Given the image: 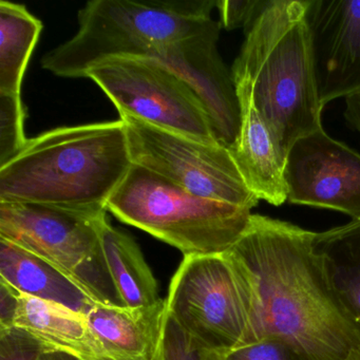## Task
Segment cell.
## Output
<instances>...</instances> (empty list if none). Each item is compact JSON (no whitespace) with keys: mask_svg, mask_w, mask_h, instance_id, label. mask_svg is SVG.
Segmentation results:
<instances>
[{"mask_svg":"<svg viewBox=\"0 0 360 360\" xmlns=\"http://www.w3.org/2000/svg\"><path fill=\"white\" fill-rule=\"evenodd\" d=\"M314 237L290 223L252 214L225 254L245 292L257 341H283L304 360H347L360 347V326L335 292Z\"/></svg>","mask_w":360,"mask_h":360,"instance_id":"6da1fadb","label":"cell"},{"mask_svg":"<svg viewBox=\"0 0 360 360\" xmlns=\"http://www.w3.org/2000/svg\"><path fill=\"white\" fill-rule=\"evenodd\" d=\"M132 165L121 119L56 128L0 166V200L107 212Z\"/></svg>","mask_w":360,"mask_h":360,"instance_id":"7a4b0ae2","label":"cell"},{"mask_svg":"<svg viewBox=\"0 0 360 360\" xmlns=\"http://www.w3.org/2000/svg\"><path fill=\"white\" fill-rule=\"evenodd\" d=\"M305 9L307 0H271L246 29L231 68L235 84L250 91L283 164L297 140L322 129Z\"/></svg>","mask_w":360,"mask_h":360,"instance_id":"3957f363","label":"cell"},{"mask_svg":"<svg viewBox=\"0 0 360 360\" xmlns=\"http://www.w3.org/2000/svg\"><path fill=\"white\" fill-rule=\"evenodd\" d=\"M214 0H91L79 11V30L41 58L56 77L82 79L108 58H146L158 48L207 28Z\"/></svg>","mask_w":360,"mask_h":360,"instance_id":"277c9868","label":"cell"},{"mask_svg":"<svg viewBox=\"0 0 360 360\" xmlns=\"http://www.w3.org/2000/svg\"><path fill=\"white\" fill-rule=\"evenodd\" d=\"M107 210L184 256L225 254L244 235L252 217V210L193 195L134 164Z\"/></svg>","mask_w":360,"mask_h":360,"instance_id":"5b68a950","label":"cell"},{"mask_svg":"<svg viewBox=\"0 0 360 360\" xmlns=\"http://www.w3.org/2000/svg\"><path fill=\"white\" fill-rule=\"evenodd\" d=\"M107 222L106 212L0 200V239L48 261L94 302L121 305L103 254Z\"/></svg>","mask_w":360,"mask_h":360,"instance_id":"8992f818","label":"cell"},{"mask_svg":"<svg viewBox=\"0 0 360 360\" xmlns=\"http://www.w3.org/2000/svg\"><path fill=\"white\" fill-rule=\"evenodd\" d=\"M165 301L168 315L212 351L257 342L245 292L226 254L184 256Z\"/></svg>","mask_w":360,"mask_h":360,"instance_id":"52a82bcc","label":"cell"},{"mask_svg":"<svg viewBox=\"0 0 360 360\" xmlns=\"http://www.w3.org/2000/svg\"><path fill=\"white\" fill-rule=\"evenodd\" d=\"M86 79L104 91L120 115L203 142L218 143L207 109L197 92L157 60L108 58L90 69Z\"/></svg>","mask_w":360,"mask_h":360,"instance_id":"ba28073f","label":"cell"},{"mask_svg":"<svg viewBox=\"0 0 360 360\" xmlns=\"http://www.w3.org/2000/svg\"><path fill=\"white\" fill-rule=\"evenodd\" d=\"M125 124L130 157L181 188L252 210L260 200L248 188L226 147L149 125L129 115Z\"/></svg>","mask_w":360,"mask_h":360,"instance_id":"9c48e42d","label":"cell"},{"mask_svg":"<svg viewBox=\"0 0 360 360\" xmlns=\"http://www.w3.org/2000/svg\"><path fill=\"white\" fill-rule=\"evenodd\" d=\"M288 201L360 220V155L323 128L294 143L283 168Z\"/></svg>","mask_w":360,"mask_h":360,"instance_id":"30bf717a","label":"cell"},{"mask_svg":"<svg viewBox=\"0 0 360 360\" xmlns=\"http://www.w3.org/2000/svg\"><path fill=\"white\" fill-rule=\"evenodd\" d=\"M221 25L212 20L201 32L172 41L147 58L165 65L182 77L201 98L219 144L231 148L241 128V107L233 73L225 66L217 44Z\"/></svg>","mask_w":360,"mask_h":360,"instance_id":"8fae6325","label":"cell"},{"mask_svg":"<svg viewBox=\"0 0 360 360\" xmlns=\"http://www.w3.org/2000/svg\"><path fill=\"white\" fill-rule=\"evenodd\" d=\"M305 22L322 107L360 92V0H307Z\"/></svg>","mask_w":360,"mask_h":360,"instance_id":"7c38bea8","label":"cell"},{"mask_svg":"<svg viewBox=\"0 0 360 360\" xmlns=\"http://www.w3.org/2000/svg\"><path fill=\"white\" fill-rule=\"evenodd\" d=\"M86 316L109 360H159L167 320L165 300L141 307L96 303Z\"/></svg>","mask_w":360,"mask_h":360,"instance_id":"4fadbf2b","label":"cell"},{"mask_svg":"<svg viewBox=\"0 0 360 360\" xmlns=\"http://www.w3.org/2000/svg\"><path fill=\"white\" fill-rule=\"evenodd\" d=\"M241 107V128L229 149L248 188L271 205L288 201L283 162L266 124L257 112L245 86L235 84Z\"/></svg>","mask_w":360,"mask_h":360,"instance_id":"5bb4252c","label":"cell"},{"mask_svg":"<svg viewBox=\"0 0 360 360\" xmlns=\"http://www.w3.org/2000/svg\"><path fill=\"white\" fill-rule=\"evenodd\" d=\"M7 285L16 298L14 328L28 333L45 351L60 352L79 360H109L85 314Z\"/></svg>","mask_w":360,"mask_h":360,"instance_id":"9a60e30c","label":"cell"},{"mask_svg":"<svg viewBox=\"0 0 360 360\" xmlns=\"http://www.w3.org/2000/svg\"><path fill=\"white\" fill-rule=\"evenodd\" d=\"M0 281L85 315L96 303L48 261L4 239H0Z\"/></svg>","mask_w":360,"mask_h":360,"instance_id":"2e32d148","label":"cell"},{"mask_svg":"<svg viewBox=\"0 0 360 360\" xmlns=\"http://www.w3.org/2000/svg\"><path fill=\"white\" fill-rule=\"evenodd\" d=\"M102 248L122 307H150L162 300L157 279L138 244L109 221L103 229Z\"/></svg>","mask_w":360,"mask_h":360,"instance_id":"e0dca14e","label":"cell"},{"mask_svg":"<svg viewBox=\"0 0 360 360\" xmlns=\"http://www.w3.org/2000/svg\"><path fill=\"white\" fill-rule=\"evenodd\" d=\"M314 248L335 292L360 326V220L315 233Z\"/></svg>","mask_w":360,"mask_h":360,"instance_id":"ac0fdd59","label":"cell"},{"mask_svg":"<svg viewBox=\"0 0 360 360\" xmlns=\"http://www.w3.org/2000/svg\"><path fill=\"white\" fill-rule=\"evenodd\" d=\"M43 24L20 4L0 1V94L20 96Z\"/></svg>","mask_w":360,"mask_h":360,"instance_id":"d6986e66","label":"cell"},{"mask_svg":"<svg viewBox=\"0 0 360 360\" xmlns=\"http://www.w3.org/2000/svg\"><path fill=\"white\" fill-rule=\"evenodd\" d=\"M25 119L22 98L0 94V166L15 157L27 144Z\"/></svg>","mask_w":360,"mask_h":360,"instance_id":"ffe728a7","label":"cell"},{"mask_svg":"<svg viewBox=\"0 0 360 360\" xmlns=\"http://www.w3.org/2000/svg\"><path fill=\"white\" fill-rule=\"evenodd\" d=\"M159 360H222V354L198 342L167 314Z\"/></svg>","mask_w":360,"mask_h":360,"instance_id":"44dd1931","label":"cell"},{"mask_svg":"<svg viewBox=\"0 0 360 360\" xmlns=\"http://www.w3.org/2000/svg\"><path fill=\"white\" fill-rule=\"evenodd\" d=\"M222 360H304L288 343L274 338L261 339L222 354Z\"/></svg>","mask_w":360,"mask_h":360,"instance_id":"7402d4cb","label":"cell"},{"mask_svg":"<svg viewBox=\"0 0 360 360\" xmlns=\"http://www.w3.org/2000/svg\"><path fill=\"white\" fill-rule=\"evenodd\" d=\"M271 0H222L217 1L221 15V25L226 30L250 28L264 11Z\"/></svg>","mask_w":360,"mask_h":360,"instance_id":"603a6c76","label":"cell"},{"mask_svg":"<svg viewBox=\"0 0 360 360\" xmlns=\"http://www.w3.org/2000/svg\"><path fill=\"white\" fill-rule=\"evenodd\" d=\"M45 351L32 336L18 328H0V360H37Z\"/></svg>","mask_w":360,"mask_h":360,"instance_id":"cb8c5ba5","label":"cell"},{"mask_svg":"<svg viewBox=\"0 0 360 360\" xmlns=\"http://www.w3.org/2000/svg\"><path fill=\"white\" fill-rule=\"evenodd\" d=\"M16 298L11 288L0 282V328H13Z\"/></svg>","mask_w":360,"mask_h":360,"instance_id":"d4e9b609","label":"cell"},{"mask_svg":"<svg viewBox=\"0 0 360 360\" xmlns=\"http://www.w3.org/2000/svg\"><path fill=\"white\" fill-rule=\"evenodd\" d=\"M345 119L360 134V92L345 98Z\"/></svg>","mask_w":360,"mask_h":360,"instance_id":"484cf974","label":"cell"},{"mask_svg":"<svg viewBox=\"0 0 360 360\" xmlns=\"http://www.w3.org/2000/svg\"><path fill=\"white\" fill-rule=\"evenodd\" d=\"M37 360H79L77 357L56 351H44Z\"/></svg>","mask_w":360,"mask_h":360,"instance_id":"4316f807","label":"cell"},{"mask_svg":"<svg viewBox=\"0 0 360 360\" xmlns=\"http://www.w3.org/2000/svg\"><path fill=\"white\" fill-rule=\"evenodd\" d=\"M347 360H360V347L353 349L347 356Z\"/></svg>","mask_w":360,"mask_h":360,"instance_id":"83f0119b","label":"cell"}]
</instances>
